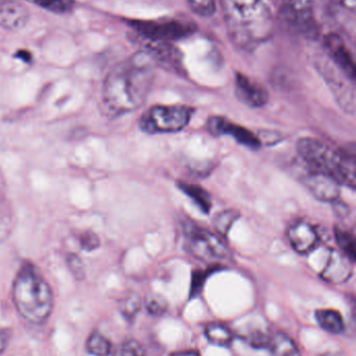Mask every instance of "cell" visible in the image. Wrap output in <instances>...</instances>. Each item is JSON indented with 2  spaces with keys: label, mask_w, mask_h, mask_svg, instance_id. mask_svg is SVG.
<instances>
[{
  "label": "cell",
  "mask_w": 356,
  "mask_h": 356,
  "mask_svg": "<svg viewBox=\"0 0 356 356\" xmlns=\"http://www.w3.org/2000/svg\"><path fill=\"white\" fill-rule=\"evenodd\" d=\"M268 348L271 350L272 356H301L294 341L282 332H278L271 337Z\"/></svg>",
  "instance_id": "19"
},
{
  "label": "cell",
  "mask_w": 356,
  "mask_h": 356,
  "mask_svg": "<svg viewBox=\"0 0 356 356\" xmlns=\"http://www.w3.org/2000/svg\"><path fill=\"white\" fill-rule=\"evenodd\" d=\"M169 356H201L196 351L194 350H183L177 351V353H171Z\"/></svg>",
  "instance_id": "33"
},
{
  "label": "cell",
  "mask_w": 356,
  "mask_h": 356,
  "mask_svg": "<svg viewBox=\"0 0 356 356\" xmlns=\"http://www.w3.org/2000/svg\"><path fill=\"white\" fill-rule=\"evenodd\" d=\"M185 247L192 257L207 263L227 261L231 255L221 236L199 226L186 228Z\"/></svg>",
  "instance_id": "6"
},
{
  "label": "cell",
  "mask_w": 356,
  "mask_h": 356,
  "mask_svg": "<svg viewBox=\"0 0 356 356\" xmlns=\"http://www.w3.org/2000/svg\"><path fill=\"white\" fill-rule=\"evenodd\" d=\"M286 13L291 20L303 29L311 26L314 15V0H284Z\"/></svg>",
  "instance_id": "15"
},
{
  "label": "cell",
  "mask_w": 356,
  "mask_h": 356,
  "mask_svg": "<svg viewBox=\"0 0 356 356\" xmlns=\"http://www.w3.org/2000/svg\"><path fill=\"white\" fill-rule=\"evenodd\" d=\"M190 10L203 18H208L215 12V0H187Z\"/></svg>",
  "instance_id": "24"
},
{
  "label": "cell",
  "mask_w": 356,
  "mask_h": 356,
  "mask_svg": "<svg viewBox=\"0 0 356 356\" xmlns=\"http://www.w3.org/2000/svg\"><path fill=\"white\" fill-rule=\"evenodd\" d=\"M316 319L319 325L330 334H340L344 332V320L334 309H319L316 312Z\"/></svg>",
  "instance_id": "17"
},
{
  "label": "cell",
  "mask_w": 356,
  "mask_h": 356,
  "mask_svg": "<svg viewBox=\"0 0 356 356\" xmlns=\"http://www.w3.org/2000/svg\"><path fill=\"white\" fill-rule=\"evenodd\" d=\"M188 106H154L148 108L139 120V127L146 134H171L183 131L194 115Z\"/></svg>",
  "instance_id": "5"
},
{
  "label": "cell",
  "mask_w": 356,
  "mask_h": 356,
  "mask_svg": "<svg viewBox=\"0 0 356 356\" xmlns=\"http://www.w3.org/2000/svg\"><path fill=\"white\" fill-rule=\"evenodd\" d=\"M322 356H340V355H336V353H325V355H322Z\"/></svg>",
  "instance_id": "35"
},
{
  "label": "cell",
  "mask_w": 356,
  "mask_h": 356,
  "mask_svg": "<svg viewBox=\"0 0 356 356\" xmlns=\"http://www.w3.org/2000/svg\"><path fill=\"white\" fill-rule=\"evenodd\" d=\"M303 184L318 200L330 203L340 200L341 184L328 175L309 169L303 177Z\"/></svg>",
  "instance_id": "11"
},
{
  "label": "cell",
  "mask_w": 356,
  "mask_h": 356,
  "mask_svg": "<svg viewBox=\"0 0 356 356\" xmlns=\"http://www.w3.org/2000/svg\"><path fill=\"white\" fill-rule=\"evenodd\" d=\"M130 27L140 41H176L187 37L194 31L189 23L176 19H158V20H133Z\"/></svg>",
  "instance_id": "7"
},
{
  "label": "cell",
  "mask_w": 356,
  "mask_h": 356,
  "mask_svg": "<svg viewBox=\"0 0 356 356\" xmlns=\"http://www.w3.org/2000/svg\"><path fill=\"white\" fill-rule=\"evenodd\" d=\"M334 238L338 243L340 250L344 252L347 257L355 261L356 248L355 238L353 232L342 225H336L334 227Z\"/></svg>",
  "instance_id": "21"
},
{
  "label": "cell",
  "mask_w": 356,
  "mask_h": 356,
  "mask_svg": "<svg viewBox=\"0 0 356 356\" xmlns=\"http://www.w3.org/2000/svg\"><path fill=\"white\" fill-rule=\"evenodd\" d=\"M10 332L6 328H0V355L6 351L10 343Z\"/></svg>",
  "instance_id": "32"
},
{
  "label": "cell",
  "mask_w": 356,
  "mask_h": 356,
  "mask_svg": "<svg viewBox=\"0 0 356 356\" xmlns=\"http://www.w3.org/2000/svg\"><path fill=\"white\" fill-rule=\"evenodd\" d=\"M353 263L355 261L342 251L332 249L327 263L322 271V278L330 284H339L346 282L353 275Z\"/></svg>",
  "instance_id": "13"
},
{
  "label": "cell",
  "mask_w": 356,
  "mask_h": 356,
  "mask_svg": "<svg viewBox=\"0 0 356 356\" xmlns=\"http://www.w3.org/2000/svg\"><path fill=\"white\" fill-rule=\"evenodd\" d=\"M234 90L238 99L250 108H261L269 102L267 89L244 73H236Z\"/></svg>",
  "instance_id": "10"
},
{
  "label": "cell",
  "mask_w": 356,
  "mask_h": 356,
  "mask_svg": "<svg viewBox=\"0 0 356 356\" xmlns=\"http://www.w3.org/2000/svg\"><path fill=\"white\" fill-rule=\"evenodd\" d=\"M29 13L22 4L13 0H0V27L18 31L29 21Z\"/></svg>",
  "instance_id": "14"
},
{
  "label": "cell",
  "mask_w": 356,
  "mask_h": 356,
  "mask_svg": "<svg viewBox=\"0 0 356 356\" xmlns=\"http://www.w3.org/2000/svg\"><path fill=\"white\" fill-rule=\"evenodd\" d=\"M27 1L56 14L70 12L75 4V0H27Z\"/></svg>",
  "instance_id": "22"
},
{
  "label": "cell",
  "mask_w": 356,
  "mask_h": 356,
  "mask_svg": "<svg viewBox=\"0 0 356 356\" xmlns=\"http://www.w3.org/2000/svg\"><path fill=\"white\" fill-rule=\"evenodd\" d=\"M207 131L211 135L231 136L238 143L252 149H259L261 147V141L256 134L251 131L246 127H240L236 123L232 122L229 119L221 116H212L207 120Z\"/></svg>",
  "instance_id": "8"
},
{
  "label": "cell",
  "mask_w": 356,
  "mask_h": 356,
  "mask_svg": "<svg viewBox=\"0 0 356 356\" xmlns=\"http://www.w3.org/2000/svg\"><path fill=\"white\" fill-rule=\"evenodd\" d=\"M154 81V60L146 52H137L119 63L107 75L102 102L115 116L133 112L144 104Z\"/></svg>",
  "instance_id": "1"
},
{
  "label": "cell",
  "mask_w": 356,
  "mask_h": 356,
  "mask_svg": "<svg viewBox=\"0 0 356 356\" xmlns=\"http://www.w3.org/2000/svg\"><path fill=\"white\" fill-rule=\"evenodd\" d=\"M79 244L84 250L93 251L100 246V240L95 232L86 230L79 236Z\"/></svg>",
  "instance_id": "28"
},
{
  "label": "cell",
  "mask_w": 356,
  "mask_h": 356,
  "mask_svg": "<svg viewBox=\"0 0 356 356\" xmlns=\"http://www.w3.org/2000/svg\"><path fill=\"white\" fill-rule=\"evenodd\" d=\"M297 152L307 169L334 178L341 186L355 190L356 186L355 154L334 149L314 138H302L297 143Z\"/></svg>",
  "instance_id": "4"
},
{
  "label": "cell",
  "mask_w": 356,
  "mask_h": 356,
  "mask_svg": "<svg viewBox=\"0 0 356 356\" xmlns=\"http://www.w3.org/2000/svg\"><path fill=\"white\" fill-rule=\"evenodd\" d=\"M146 307L148 313L150 315L156 316V317L162 316L169 309L167 300L160 295L157 294H150L146 297Z\"/></svg>",
  "instance_id": "25"
},
{
  "label": "cell",
  "mask_w": 356,
  "mask_h": 356,
  "mask_svg": "<svg viewBox=\"0 0 356 356\" xmlns=\"http://www.w3.org/2000/svg\"><path fill=\"white\" fill-rule=\"evenodd\" d=\"M205 336L209 343L219 347H229L234 340L232 330L222 323H209L205 328Z\"/></svg>",
  "instance_id": "18"
},
{
  "label": "cell",
  "mask_w": 356,
  "mask_h": 356,
  "mask_svg": "<svg viewBox=\"0 0 356 356\" xmlns=\"http://www.w3.org/2000/svg\"><path fill=\"white\" fill-rule=\"evenodd\" d=\"M121 356H146V351L139 342L129 340L123 344Z\"/></svg>",
  "instance_id": "31"
},
{
  "label": "cell",
  "mask_w": 356,
  "mask_h": 356,
  "mask_svg": "<svg viewBox=\"0 0 356 356\" xmlns=\"http://www.w3.org/2000/svg\"><path fill=\"white\" fill-rule=\"evenodd\" d=\"M219 1L228 35L236 47L254 51L273 37V14L265 0Z\"/></svg>",
  "instance_id": "2"
},
{
  "label": "cell",
  "mask_w": 356,
  "mask_h": 356,
  "mask_svg": "<svg viewBox=\"0 0 356 356\" xmlns=\"http://www.w3.org/2000/svg\"><path fill=\"white\" fill-rule=\"evenodd\" d=\"M178 186L180 190L187 195L203 213H208L212 207V201H211L210 195L202 186L198 184H189V182L179 181Z\"/></svg>",
  "instance_id": "16"
},
{
  "label": "cell",
  "mask_w": 356,
  "mask_h": 356,
  "mask_svg": "<svg viewBox=\"0 0 356 356\" xmlns=\"http://www.w3.org/2000/svg\"><path fill=\"white\" fill-rule=\"evenodd\" d=\"M324 47L339 70L347 79L355 81L356 76L355 58L344 40L336 33H330L324 40Z\"/></svg>",
  "instance_id": "9"
},
{
  "label": "cell",
  "mask_w": 356,
  "mask_h": 356,
  "mask_svg": "<svg viewBox=\"0 0 356 356\" xmlns=\"http://www.w3.org/2000/svg\"><path fill=\"white\" fill-rule=\"evenodd\" d=\"M13 300L19 315L36 325L45 323L54 309L52 288L29 265L23 266L15 278Z\"/></svg>",
  "instance_id": "3"
},
{
  "label": "cell",
  "mask_w": 356,
  "mask_h": 356,
  "mask_svg": "<svg viewBox=\"0 0 356 356\" xmlns=\"http://www.w3.org/2000/svg\"><path fill=\"white\" fill-rule=\"evenodd\" d=\"M340 1L341 3L345 6V8H348L349 10H353V12H355L356 0H340Z\"/></svg>",
  "instance_id": "34"
},
{
  "label": "cell",
  "mask_w": 356,
  "mask_h": 356,
  "mask_svg": "<svg viewBox=\"0 0 356 356\" xmlns=\"http://www.w3.org/2000/svg\"><path fill=\"white\" fill-rule=\"evenodd\" d=\"M67 265H68L69 270H70L72 275L77 280H84V277H85V266H84L79 257H77L75 253H69L67 255Z\"/></svg>",
  "instance_id": "27"
},
{
  "label": "cell",
  "mask_w": 356,
  "mask_h": 356,
  "mask_svg": "<svg viewBox=\"0 0 356 356\" xmlns=\"http://www.w3.org/2000/svg\"><path fill=\"white\" fill-rule=\"evenodd\" d=\"M86 349L94 356H112L113 346L110 341L98 332H93L88 338Z\"/></svg>",
  "instance_id": "20"
},
{
  "label": "cell",
  "mask_w": 356,
  "mask_h": 356,
  "mask_svg": "<svg viewBox=\"0 0 356 356\" xmlns=\"http://www.w3.org/2000/svg\"><path fill=\"white\" fill-rule=\"evenodd\" d=\"M247 340L254 348H265V347H269L271 337L268 336L263 330H256L247 336Z\"/></svg>",
  "instance_id": "29"
},
{
  "label": "cell",
  "mask_w": 356,
  "mask_h": 356,
  "mask_svg": "<svg viewBox=\"0 0 356 356\" xmlns=\"http://www.w3.org/2000/svg\"><path fill=\"white\" fill-rule=\"evenodd\" d=\"M238 217H240V213L236 211H232V209L221 211L215 216V221H213L215 229L222 236H227Z\"/></svg>",
  "instance_id": "23"
},
{
  "label": "cell",
  "mask_w": 356,
  "mask_h": 356,
  "mask_svg": "<svg viewBox=\"0 0 356 356\" xmlns=\"http://www.w3.org/2000/svg\"><path fill=\"white\" fill-rule=\"evenodd\" d=\"M119 309L121 314L125 316L127 319H132L135 317L136 314L140 309V299L137 295L130 294L125 296L119 305Z\"/></svg>",
  "instance_id": "26"
},
{
  "label": "cell",
  "mask_w": 356,
  "mask_h": 356,
  "mask_svg": "<svg viewBox=\"0 0 356 356\" xmlns=\"http://www.w3.org/2000/svg\"><path fill=\"white\" fill-rule=\"evenodd\" d=\"M288 238L296 252L309 254L320 244V234L315 225L299 220L288 227Z\"/></svg>",
  "instance_id": "12"
},
{
  "label": "cell",
  "mask_w": 356,
  "mask_h": 356,
  "mask_svg": "<svg viewBox=\"0 0 356 356\" xmlns=\"http://www.w3.org/2000/svg\"><path fill=\"white\" fill-rule=\"evenodd\" d=\"M257 137H258L261 145L272 146L282 141V134L276 131H268V129L259 131Z\"/></svg>",
  "instance_id": "30"
}]
</instances>
